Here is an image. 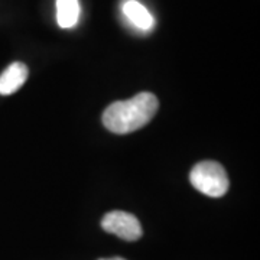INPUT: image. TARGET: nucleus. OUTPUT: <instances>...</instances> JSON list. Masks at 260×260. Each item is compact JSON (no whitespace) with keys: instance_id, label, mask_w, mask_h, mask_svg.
Listing matches in <instances>:
<instances>
[{"instance_id":"423d86ee","label":"nucleus","mask_w":260,"mask_h":260,"mask_svg":"<svg viewBox=\"0 0 260 260\" xmlns=\"http://www.w3.org/2000/svg\"><path fill=\"white\" fill-rule=\"evenodd\" d=\"M80 18L78 0H56V22L59 28H74Z\"/></svg>"},{"instance_id":"f03ea898","label":"nucleus","mask_w":260,"mask_h":260,"mask_svg":"<svg viewBox=\"0 0 260 260\" xmlns=\"http://www.w3.org/2000/svg\"><path fill=\"white\" fill-rule=\"evenodd\" d=\"M189 181L195 189L211 198L223 197L230 186L225 169L215 160H203L197 164L189 172Z\"/></svg>"},{"instance_id":"0eeeda50","label":"nucleus","mask_w":260,"mask_h":260,"mask_svg":"<svg viewBox=\"0 0 260 260\" xmlns=\"http://www.w3.org/2000/svg\"><path fill=\"white\" fill-rule=\"evenodd\" d=\"M100 260H126V259H123V257H112V259H100Z\"/></svg>"},{"instance_id":"20e7f679","label":"nucleus","mask_w":260,"mask_h":260,"mask_svg":"<svg viewBox=\"0 0 260 260\" xmlns=\"http://www.w3.org/2000/svg\"><path fill=\"white\" fill-rule=\"evenodd\" d=\"M28 67L23 62H13L10 64L2 74H0V94L10 95L16 93L19 88L28 80Z\"/></svg>"},{"instance_id":"39448f33","label":"nucleus","mask_w":260,"mask_h":260,"mask_svg":"<svg viewBox=\"0 0 260 260\" xmlns=\"http://www.w3.org/2000/svg\"><path fill=\"white\" fill-rule=\"evenodd\" d=\"M121 10H123L124 18L127 19L130 25H133L135 28L145 30V32L152 30L155 25V19L150 15V12L138 0H126L123 3Z\"/></svg>"},{"instance_id":"f257e3e1","label":"nucleus","mask_w":260,"mask_h":260,"mask_svg":"<svg viewBox=\"0 0 260 260\" xmlns=\"http://www.w3.org/2000/svg\"><path fill=\"white\" fill-rule=\"evenodd\" d=\"M159 102L152 93H139L124 102L112 103L103 113V124L116 135L142 129L155 117Z\"/></svg>"},{"instance_id":"7ed1b4c3","label":"nucleus","mask_w":260,"mask_h":260,"mask_svg":"<svg viewBox=\"0 0 260 260\" xmlns=\"http://www.w3.org/2000/svg\"><path fill=\"white\" fill-rule=\"evenodd\" d=\"M102 227L104 232L117 236L126 242H136L143 234L142 224L136 215L126 211H110L102 218Z\"/></svg>"}]
</instances>
